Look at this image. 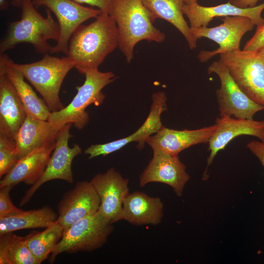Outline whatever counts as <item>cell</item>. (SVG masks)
<instances>
[{"instance_id":"cell-26","label":"cell","mask_w":264,"mask_h":264,"mask_svg":"<svg viewBox=\"0 0 264 264\" xmlns=\"http://www.w3.org/2000/svg\"><path fill=\"white\" fill-rule=\"evenodd\" d=\"M63 227L57 221L46 227L42 232H32L24 237L26 244L38 264L48 258L60 241Z\"/></svg>"},{"instance_id":"cell-24","label":"cell","mask_w":264,"mask_h":264,"mask_svg":"<svg viewBox=\"0 0 264 264\" xmlns=\"http://www.w3.org/2000/svg\"><path fill=\"white\" fill-rule=\"evenodd\" d=\"M57 218L58 214L47 205L0 218V235L23 229L46 228Z\"/></svg>"},{"instance_id":"cell-23","label":"cell","mask_w":264,"mask_h":264,"mask_svg":"<svg viewBox=\"0 0 264 264\" xmlns=\"http://www.w3.org/2000/svg\"><path fill=\"white\" fill-rule=\"evenodd\" d=\"M142 1L153 22L157 19L167 21L182 34L190 49L196 48L197 40L193 38L191 27L183 16V0H142Z\"/></svg>"},{"instance_id":"cell-9","label":"cell","mask_w":264,"mask_h":264,"mask_svg":"<svg viewBox=\"0 0 264 264\" xmlns=\"http://www.w3.org/2000/svg\"><path fill=\"white\" fill-rule=\"evenodd\" d=\"M207 71L215 73L220 80L216 95L220 117L252 120L257 112L264 110V106L252 101L240 89L220 59L213 62Z\"/></svg>"},{"instance_id":"cell-3","label":"cell","mask_w":264,"mask_h":264,"mask_svg":"<svg viewBox=\"0 0 264 264\" xmlns=\"http://www.w3.org/2000/svg\"><path fill=\"white\" fill-rule=\"evenodd\" d=\"M20 20L10 23L6 37L0 44V54H4L21 43L31 44L36 52L50 53L52 47L49 40L57 42L60 37L59 26L46 9L44 17L36 9L31 0H22Z\"/></svg>"},{"instance_id":"cell-19","label":"cell","mask_w":264,"mask_h":264,"mask_svg":"<svg viewBox=\"0 0 264 264\" xmlns=\"http://www.w3.org/2000/svg\"><path fill=\"white\" fill-rule=\"evenodd\" d=\"M26 116L14 86L7 76L0 72V134L15 141Z\"/></svg>"},{"instance_id":"cell-11","label":"cell","mask_w":264,"mask_h":264,"mask_svg":"<svg viewBox=\"0 0 264 264\" xmlns=\"http://www.w3.org/2000/svg\"><path fill=\"white\" fill-rule=\"evenodd\" d=\"M36 7L44 6L56 16L60 37L50 53L67 54L69 40L75 30L85 21L96 18L102 12L98 9L82 5L72 0H33Z\"/></svg>"},{"instance_id":"cell-30","label":"cell","mask_w":264,"mask_h":264,"mask_svg":"<svg viewBox=\"0 0 264 264\" xmlns=\"http://www.w3.org/2000/svg\"><path fill=\"white\" fill-rule=\"evenodd\" d=\"M264 47V24L257 27L253 36L244 46L243 50L258 52Z\"/></svg>"},{"instance_id":"cell-10","label":"cell","mask_w":264,"mask_h":264,"mask_svg":"<svg viewBox=\"0 0 264 264\" xmlns=\"http://www.w3.org/2000/svg\"><path fill=\"white\" fill-rule=\"evenodd\" d=\"M223 18V22L215 27L191 28L192 35L195 40L206 38L219 45L218 48L213 51H200L197 56L200 62L208 61L217 54L240 50V42L242 37L255 25L251 19L244 16Z\"/></svg>"},{"instance_id":"cell-25","label":"cell","mask_w":264,"mask_h":264,"mask_svg":"<svg viewBox=\"0 0 264 264\" xmlns=\"http://www.w3.org/2000/svg\"><path fill=\"white\" fill-rule=\"evenodd\" d=\"M152 98L150 111L144 122L135 132L124 137L127 144L132 142H137V148L139 150L144 148L147 139L163 126L160 116L167 110V96L164 92L159 91L154 92Z\"/></svg>"},{"instance_id":"cell-14","label":"cell","mask_w":264,"mask_h":264,"mask_svg":"<svg viewBox=\"0 0 264 264\" xmlns=\"http://www.w3.org/2000/svg\"><path fill=\"white\" fill-rule=\"evenodd\" d=\"M186 169L178 155L153 153L152 158L140 176L139 185L143 187L151 182L162 183L170 186L180 197L190 179Z\"/></svg>"},{"instance_id":"cell-17","label":"cell","mask_w":264,"mask_h":264,"mask_svg":"<svg viewBox=\"0 0 264 264\" xmlns=\"http://www.w3.org/2000/svg\"><path fill=\"white\" fill-rule=\"evenodd\" d=\"M264 9V3L252 8H242L236 6L229 1L215 6H201L195 2L184 4L183 14L188 18L190 27L195 28L207 26L214 18L240 16L251 19L255 25L260 27L264 24L261 14Z\"/></svg>"},{"instance_id":"cell-31","label":"cell","mask_w":264,"mask_h":264,"mask_svg":"<svg viewBox=\"0 0 264 264\" xmlns=\"http://www.w3.org/2000/svg\"><path fill=\"white\" fill-rule=\"evenodd\" d=\"M79 4L95 6L102 12L110 13L113 0H72Z\"/></svg>"},{"instance_id":"cell-5","label":"cell","mask_w":264,"mask_h":264,"mask_svg":"<svg viewBox=\"0 0 264 264\" xmlns=\"http://www.w3.org/2000/svg\"><path fill=\"white\" fill-rule=\"evenodd\" d=\"M84 84L77 87V92L71 102L63 109L51 112L48 121L61 128L67 123H71L78 130L84 129L88 123L89 117L86 109L93 104H102L105 95L102 89L115 79L111 72H101L98 69L90 70L85 74Z\"/></svg>"},{"instance_id":"cell-27","label":"cell","mask_w":264,"mask_h":264,"mask_svg":"<svg viewBox=\"0 0 264 264\" xmlns=\"http://www.w3.org/2000/svg\"><path fill=\"white\" fill-rule=\"evenodd\" d=\"M0 264H38L24 237L12 233L0 235Z\"/></svg>"},{"instance_id":"cell-32","label":"cell","mask_w":264,"mask_h":264,"mask_svg":"<svg viewBox=\"0 0 264 264\" xmlns=\"http://www.w3.org/2000/svg\"><path fill=\"white\" fill-rule=\"evenodd\" d=\"M246 147L259 159L264 167V142L252 141L249 142Z\"/></svg>"},{"instance_id":"cell-15","label":"cell","mask_w":264,"mask_h":264,"mask_svg":"<svg viewBox=\"0 0 264 264\" xmlns=\"http://www.w3.org/2000/svg\"><path fill=\"white\" fill-rule=\"evenodd\" d=\"M217 128L208 142L209 156L203 175L206 179L208 167L212 164L217 153L236 137L243 135L256 137L264 142V120L236 118L221 116L216 120Z\"/></svg>"},{"instance_id":"cell-36","label":"cell","mask_w":264,"mask_h":264,"mask_svg":"<svg viewBox=\"0 0 264 264\" xmlns=\"http://www.w3.org/2000/svg\"><path fill=\"white\" fill-rule=\"evenodd\" d=\"M184 4H191L195 2H197L198 0H183Z\"/></svg>"},{"instance_id":"cell-13","label":"cell","mask_w":264,"mask_h":264,"mask_svg":"<svg viewBox=\"0 0 264 264\" xmlns=\"http://www.w3.org/2000/svg\"><path fill=\"white\" fill-rule=\"evenodd\" d=\"M100 198L90 181H78L65 194L58 205L57 221L64 230L98 211Z\"/></svg>"},{"instance_id":"cell-18","label":"cell","mask_w":264,"mask_h":264,"mask_svg":"<svg viewBox=\"0 0 264 264\" xmlns=\"http://www.w3.org/2000/svg\"><path fill=\"white\" fill-rule=\"evenodd\" d=\"M55 145L56 140L52 141L20 158L2 177L0 187L15 186L21 182L31 186L34 184L44 172Z\"/></svg>"},{"instance_id":"cell-8","label":"cell","mask_w":264,"mask_h":264,"mask_svg":"<svg viewBox=\"0 0 264 264\" xmlns=\"http://www.w3.org/2000/svg\"><path fill=\"white\" fill-rule=\"evenodd\" d=\"M72 125L71 123H67L59 130L55 148L44 172L39 180L25 192L21 200L20 206L28 203L39 188L47 181L60 179L70 184L73 183L72 161L81 154L82 149L77 144H74L72 147L68 146L69 139L72 137L70 133Z\"/></svg>"},{"instance_id":"cell-12","label":"cell","mask_w":264,"mask_h":264,"mask_svg":"<svg viewBox=\"0 0 264 264\" xmlns=\"http://www.w3.org/2000/svg\"><path fill=\"white\" fill-rule=\"evenodd\" d=\"M90 181L100 199L98 211L113 223L122 220L123 202L130 194L129 179L111 167Z\"/></svg>"},{"instance_id":"cell-35","label":"cell","mask_w":264,"mask_h":264,"mask_svg":"<svg viewBox=\"0 0 264 264\" xmlns=\"http://www.w3.org/2000/svg\"><path fill=\"white\" fill-rule=\"evenodd\" d=\"M258 54L264 62V47L259 51Z\"/></svg>"},{"instance_id":"cell-34","label":"cell","mask_w":264,"mask_h":264,"mask_svg":"<svg viewBox=\"0 0 264 264\" xmlns=\"http://www.w3.org/2000/svg\"><path fill=\"white\" fill-rule=\"evenodd\" d=\"M22 0H13V4L14 5L16 6H21ZM5 4V0H0V7L3 8V6H5L4 4Z\"/></svg>"},{"instance_id":"cell-28","label":"cell","mask_w":264,"mask_h":264,"mask_svg":"<svg viewBox=\"0 0 264 264\" xmlns=\"http://www.w3.org/2000/svg\"><path fill=\"white\" fill-rule=\"evenodd\" d=\"M19 159L15 141L0 134V177L6 174Z\"/></svg>"},{"instance_id":"cell-7","label":"cell","mask_w":264,"mask_h":264,"mask_svg":"<svg viewBox=\"0 0 264 264\" xmlns=\"http://www.w3.org/2000/svg\"><path fill=\"white\" fill-rule=\"evenodd\" d=\"M220 55L240 89L252 101L264 107V62L258 52L240 49Z\"/></svg>"},{"instance_id":"cell-21","label":"cell","mask_w":264,"mask_h":264,"mask_svg":"<svg viewBox=\"0 0 264 264\" xmlns=\"http://www.w3.org/2000/svg\"><path fill=\"white\" fill-rule=\"evenodd\" d=\"M163 209L160 198L134 191L130 193L124 201L122 220L134 225H156L162 221Z\"/></svg>"},{"instance_id":"cell-6","label":"cell","mask_w":264,"mask_h":264,"mask_svg":"<svg viewBox=\"0 0 264 264\" xmlns=\"http://www.w3.org/2000/svg\"><path fill=\"white\" fill-rule=\"evenodd\" d=\"M113 223L98 211L64 230L62 237L49 257L53 263L61 253L91 252L102 247L113 230Z\"/></svg>"},{"instance_id":"cell-1","label":"cell","mask_w":264,"mask_h":264,"mask_svg":"<svg viewBox=\"0 0 264 264\" xmlns=\"http://www.w3.org/2000/svg\"><path fill=\"white\" fill-rule=\"evenodd\" d=\"M118 31L113 18L101 12L95 21L81 25L72 35L67 56L81 73L98 69L105 58L118 46Z\"/></svg>"},{"instance_id":"cell-33","label":"cell","mask_w":264,"mask_h":264,"mask_svg":"<svg viewBox=\"0 0 264 264\" xmlns=\"http://www.w3.org/2000/svg\"><path fill=\"white\" fill-rule=\"evenodd\" d=\"M259 0H229L234 5L242 8H252L256 6Z\"/></svg>"},{"instance_id":"cell-16","label":"cell","mask_w":264,"mask_h":264,"mask_svg":"<svg viewBox=\"0 0 264 264\" xmlns=\"http://www.w3.org/2000/svg\"><path fill=\"white\" fill-rule=\"evenodd\" d=\"M217 128V124L196 130H176L163 126L146 140L153 153H165L178 155L190 147L208 143Z\"/></svg>"},{"instance_id":"cell-22","label":"cell","mask_w":264,"mask_h":264,"mask_svg":"<svg viewBox=\"0 0 264 264\" xmlns=\"http://www.w3.org/2000/svg\"><path fill=\"white\" fill-rule=\"evenodd\" d=\"M10 60L7 54H0V72L4 73L12 83L27 113L40 119L47 120L51 112L46 103L24 81L22 73L12 66Z\"/></svg>"},{"instance_id":"cell-29","label":"cell","mask_w":264,"mask_h":264,"mask_svg":"<svg viewBox=\"0 0 264 264\" xmlns=\"http://www.w3.org/2000/svg\"><path fill=\"white\" fill-rule=\"evenodd\" d=\"M13 187V185H8L0 187V218L23 211L15 206L11 201L10 192Z\"/></svg>"},{"instance_id":"cell-2","label":"cell","mask_w":264,"mask_h":264,"mask_svg":"<svg viewBox=\"0 0 264 264\" xmlns=\"http://www.w3.org/2000/svg\"><path fill=\"white\" fill-rule=\"evenodd\" d=\"M109 14L116 24L118 47L128 63L139 42L160 43L165 40V34L153 25L142 0H113Z\"/></svg>"},{"instance_id":"cell-20","label":"cell","mask_w":264,"mask_h":264,"mask_svg":"<svg viewBox=\"0 0 264 264\" xmlns=\"http://www.w3.org/2000/svg\"><path fill=\"white\" fill-rule=\"evenodd\" d=\"M60 128L48 120H41L27 113L15 138L19 159L56 140Z\"/></svg>"},{"instance_id":"cell-4","label":"cell","mask_w":264,"mask_h":264,"mask_svg":"<svg viewBox=\"0 0 264 264\" xmlns=\"http://www.w3.org/2000/svg\"><path fill=\"white\" fill-rule=\"evenodd\" d=\"M10 64L35 88L51 112L65 107L59 92L66 74L74 67L73 63L67 56L60 58L45 54L37 62L20 64L11 59Z\"/></svg>"}]
</instances>
